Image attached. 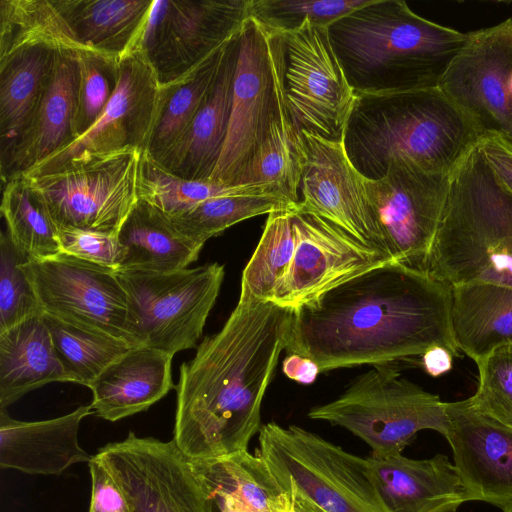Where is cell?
<instances>
[{
  "label": "cell",
  "instance_id": "obj_45",
  "mask_svg": "<svg viewBox=\"0 0 512 512\" xmlns=\"http://www.w3.org/2000/svg\"><path fill=\"white\" fill-rule=\"evenodd\" d=\"M88 466L91 475L89 512H132L126 495L109 470L94 455Z\"/></svg>",
  "mask_w": 512,
  "mask_h": 512
},
{
  "label": "cell",
  "instance_id": "obj_14",
  "mask_svg": "<svg viewBox=\"0 0 512 512\" xmlns=\"http://www.w3.org/2000/svg\"><path fill=\"white\" fill-rule=\"evenodd\" d=\"M451 174L396 158L383 178H365L393 261L422 270L443 214Z\"/></svg>",
  "mask_w": 512,
  "mask_h": 512
},
{
  "label": "cell",
  "instance_id": "obj_7",
  "mask_svg": "<svg viewBox=\"0 0 512 512\" xmlns=\"http://www.w3.org/2000/svg\"><path fill=\"white\" fill-rule=\"evenodd\" d=\"M372 365L335 399L312 407L308 417L348 430L370 448V456L402 454L416 434L447 435L446 402L402 377L392 366Z\"/></svg>",
  "mask_w": 512,
  "mask_h": 512
},
{
  "label": "cell",
  "instance_id": "obj_16",
  "mask_svg": "<svg viewBox=\"0 0 512 512\" xmlns=\"http://www.w3.org/2000/svg\"><path fill=\"white\" fill-rule=\"evenodd\" d=\"M94 457L109 470L132 512H209L191 461L173 440L139 437L131 431Z\"/></svg>",
  "mask_w": 512,
  "mask_h": 512
},
{
  "label": "cell",
  "instance_id": "obj_44",
  "mask_svg": "<svg viewBox=\"0 0 512 512\" xmlns=\"http://www.w3.org/2000/svg\"><path fill=\"white\" fill-rule=\"evenodd\" d=\"M62 253L115 270L121 262L117 235L77 228H57Z\"/></svg>",
  "mask_w": 512,
  "mask_h": 512
},
{
  "label": "cell",
  "instance_id": "obj_35",
  "mask_svg": "<svg viewBox=\"0 0 512 512\" xmlns=\"http://www.w3.org/2000/svg\"><path fill=\"white\" fill-rule=\"evenodd\" d=\"M229 42L211 54L187 77L171 86L162 87L158 118L146 149L153 158L159 156L183 133L206 100L220 73Z\"/></svg>",
  "mask_w": 512,
  "mask_h": 512
},
{
  "label": "cell",
  "instance_id": "obj_51",
  "mask_svg": "<svg viewBox=\"0 0 512 512\" xmlns=\"http://www.w3.org/2000/svg\"><path fill=\"white\" fill-rule=\"evenodd\" d=\"M504 512H512V503L502 509Z\"/></svg>",
  "mask_w": 512,
  "mask_h": 512
},
{
  "label": "cell",
  "instance_id": "obj_50",
  "mask_svg": "<svg viewBox=\"0 0 512 512\" xmlns=\"http://www.w3.org/2000/svg\"><path fill=\"white\" fill-rule=\"evenodd\" d=\"M281 512H296L295 509H294V506H293V503L288 506L287 508H285L283 511Z\"/></svg>",
  "mask_w": 512,
  "mask_h": 512
},
{
  "label": "cell",
  "instance_id": "obj_31",
  "mask_svg": "<svg viewBox=\"0 0 512 512\" xmlns=\"http://www.w3.org/2000/svg\"><path fill=\"white\" fill-rule=\"evenodd\" d=\"M34 47L98 55L77 40L53 0H0V59Z\"/></svg>",
  "mask_w": 512,
  "mask_h": 512
},
{
  "label": "cell",
  "instance_id": "obj_8",
  "mask_svg": "<svg viewBox=\"0 0 512 512\" xmlns=\"http://www.w3.org/2000/svg\"><path fill=\"white\" fill-rule=\"evenodd\" d=\"M224 275L217 262L168 273L117 271L129 301L127 341L171 356L196 347Z\"/></svg>",
  "mask_w": 512,
  "mask_h": 512
},
{
  "label": "cell",
  "instance_id": "obj_10",
  "mask_svg": "<svg viewBox=\"0 0 512 512\" xmlns=\"http://www.w3.org/2000/svg\"><path fill=\"white\" fill-rule=\"evenodd\" d=\"M125 148L77 156L59 169L24 176L57 228L117 235L138 202L141 153Z\"/></svg>",
  "mask_w": 512,
  "mask_h": 512
},
{
  "label": "cell",
  "instance_id": "obj_49",
  "mask_svg": "<svg viewBox=\"0 0 512 512\" xmlns=\"http://www.w3.org/2000/svg\"><path fill=\"white\" fill-rule=\"evenodd\" d=\"M290 498L296 512H324L313 503L300 496L291 495Z\"/></svg>",
  "mask_w": 512,
  "mask_h": 512
},
{
  "label": "cell",
  "instance_id": "obj_11",
  "mask_svg": "<svg viewBox=\"0 0 512 512\" xmlns=\"http://www.w3.org/2000/svg\"><path fill=\"white\" fill-rule=\"evenodd\" d=\"M249 4L250 0H153L134 50L146 56L161 87L171 86L241 31Z\"/></svg>",
  "mask_w": 512,
  "mask_h": 512
},
{
  "label": "cell",
  "instance_id": "obj_18",
  "mask_svg": "<svg viewBox=\"0 0 512 512\" xmlns=\"http://www.w3.org/2000/svg\"><path fill=\"white\" fill-rule=\"evenodd\" d=\"M305 162L298 209L333 223L390 261L389 247L370 203L365 178L346 155L343 141H331L305 131Z\"/></svg>",
  "mask_w": 512,
  "mask_h": 512
},
{
  "label": "cell",
  "instance_id": "obj_3",
  "mask_svg": "<svg viewBox=\"0 0 512 512\" xmlns=\"http://www.w3.org/2000/svg\"><path fill=\"white\" fill-rule=\"evenodd\" d=\"M355 94L438 87L469 33L432 22L402 0H371L328 27Z\"/></svg>",
  "mask_w": 512,
  "mask_h": 512
},
{
  "label": "cell",
  "instance_id": "obj_47",
  "mask_svg": "<svg viewBox=\"0 0 512 512\" xmlns=\"http://www.w3.org/2000/svg\"><path fill=\"white\" fill-rule=\"evenodd\" d=\"M282 371L289 379L301 384L313 383L321 372L315 361L299 354H288L283 360Z\"/></svg>",
  "mask_w": 512,
  "mask_h": 512
},
{
  "label": "cell",
  "instance_id": "obj_41",
  "mask_svg": "<svg viewBox=\"0 0 512 512\" xmlns=\"http://www.w3.org/2000/svg\"><path fill=\"white\" fill-rule=\"evenodd\" d=\"M29 259L13 244L9 234L0 236V333L42 315L34 289L22 267Z\"/></svg>",
  "mask_w": 512,
  "mask_h": 512
},
{
  "label": "cell",
  "instance_id": "obj_15",
  "mask_svg": "<svg viewBox=\"0 0 512 512\" xmlns=\"http://www.w3.org/2000/svg\"><path fill=\"white\" fill-rule=\"evenodd\" d=\"M468 33L438 87L481 137L512 140V17Z\"/></svg>",
  "mask_w": 512,
  "mask_h": 512
},
{
  "label": "cell",
  "instance_id": "obj_33",
  "mask_svg": "<svg viewBox=\"0 0 512 512\" xmlns=\"http://www.w3.org/2000/svg\"><path fill=\"white\" fill-rule=\"evenodd\" d=\"M304 162L303 139L287 109L272 122L242 186L261 187L291 204L298 205Z\"/></svg>",
  "mask_w": 512,
  "mask_h": 512
},
{
  "label": "cell",
  "instance_id": "obj_46",
  "mask_svg": "<svg viewBox=\"0 0 512 512\" xmlns=\"http://www.w3.org/2000/svg\"><path fill=\"white\" fill-rule=\"evenodd\" d=\"M479 149L500 184L512 194V140L488 134L481 137Z\"/></svg>",
  "mask_w": 512,
  "mask_h": 512
},
{
  "label": "cell",
  "instance_id": "obj_43",
  "mask_svg": "<svg viewBox=\"0 0 512 512\" xmlns=\"http://www.w3.org/2000/svg\"><path fill=\"white\" fill-rule=\"evenodd\" d=\"M479 381L468 402L477 410L512 427V344L477 360Z\"/></svg>",
  "mask_w": 512,
  "mask_h": 512
},
{
  "label": "cell",
  "instance_id": "obj_6",
  "mask_svg": "<svg viewBox=\"0 0 512 512\" xmlns=\"http://www.w3.org/2000/svg\"><path fill=\"white\" fill-rule=\"evenodd\" d=\"M280 488L324 512H390L366 458L297 425H262L256 450Z\"/></svg>",
  "mask_w": 512,
  "mask_h": 512
},
{
  "label": "cell",
  "instance_id": "obj_23",
  "mask_svg": "<svg viewBox=\"0 0 512 512\" xmlns=\"http://www.w3.org/2000/svg\"><path fill=\"white\" fill-rule=\"evenodd\" d=\"M366 459L390 512H456L468 501L456 467L443 454L422 460L402 454Z\"/></svg>",
  "mask_w": 512,
  "mask_h": 512
},
{
  "label": "cell",
  "instance_id": "obj_28",
  "mask_svg": "<svg viewBox=\"0 0 512 512\" xmlns=\"http://www.w3.org/2000/svg\"><path fill=\"white\" fill-rule=\"evenodd\" d=\"M451 329L458 350L475 362L512 344V288L492 283L451 286Z\"/></svg>",
  "mask_w": 512,
  "mask_h": 512
},
{
  "label": "cell",
  "instance_id": "obj_36",
  "mask_svg": "<svg viewBox=\"0 0 512 512\" xmlns=\"http://www.w3.org/2000/svg\"><path fill=\"white\" fill-rule=\"evenodd\" d=\"M239 194L275 196L261 187L251 185L224 187L210 180L184 179L166 170L147 150L141 153L138 197L168 217L182 214L211 198Z\"/></svg>",
  "mask_w": 512,
  "mask_h": 512
},
{
  "label": "cell",
  "instance_id": "obj_17",
  "mask_svg": "<svg viewBox=\"0 0 512 512\" xmlns=\"http://www.w3.org/2000/svg\"><path fill=\"white\" fill-rule=\"evenodd\" d=\"M162 101V87L148 59L139 50L118 63L116 88L101 116L65 148L25 172L37 176L53 172L71 159L125 148L147 149Z\"/></svg>",
  "mask_w": 512,
  "mask_h": 512
},
{
  "label": "cell",
  "instance_id": "obj_21",
  "mask_svg": "<svg viewBox=\"0 0 512 512\" xmlns=\"http://www.w3.org/2000/svg\"><path fill=\"white\" fill-rule=\"evenodd\" d=\"M78 57L56 52L32 117L9 153L0 159L5 183L65 148L77 139Z\"/></svg>",
  "mask_w": 512,
  "mask_h": 512
},
{
  "label": "cell",
  "instance_id": "obj_40",
  "mask_svg": "<svg viewBox=\"0 0 512 512\" xmlns=\"http://www.w3.org/2000/svg\"><path fill=\"white\" fill-rule=\"evenodd\" d=\"M371 0H250L249 17L270 33H288L305 23L329 27Z\"/></svg>",
  "mask_w": 512,
  "mask_h": 512
},
{
  "label": "cell",
  "instance_id": "obj_37",
  "mask_svg": "<svg viewBox=\"0 0 512 512\" xmlns=\"http://www.w3.org/2000/svg\"><path fill=\"white\" fill-rule=\"evenodd\" d=\"M294 209L268 215L260 240L242 272L240 297L271 302L294 253Z\"/></svg>",
  "mask_w": 512,
  "mask_h": 512
},
{
  "label": "cell",
  "instance_id": "obj_24",
  "mask_svg": "<svg viewBox=\"0 0 512 512\" xmlns=\"http://www.w3.org/2000/svg\"><path fill=\"white\" fill-rule=\"evenodd\" d=\"M239 34L229 42L216 83L190 124L154 158L184 179L209 180L218 163L229 125Z\"/></svg>",
  "mask_w": 512,
  "mask_h": 512
},
{
  "label": "cell",
  "instance_id": "obj_2",
  "mask_svg": "<svg viewBox=\"0 0 512 512\" xmlns=\"http://www.w3.org/2000/svg\"><path fill=\"white\" fill-rule=\"evenodd\" d=\"M292 310L240 297L223 327L180 366L173 441L189 460L248 450L286 349Z\"/></svg>",
  "mask_w": 512,
  "mask_h": 512
},
{
  "label": "cell",
  "instance_id": "obj_5",
  "mask_svg": "<svg viewBox=\"0 0 512 512\" xmlns=\"http://www.w3.org/2000/svg\"><path fill=\"white\" fill-rule=\"evenodd\" d=\"M422 270L449 286L512 288V194L477 144L453 170L443 214Z\"/></svg>",
  "mask_w": 512,
  "mask_h": 512
},
{
  "label": "cell",
  "instance_id": "obj_27",
  "mask_svg": "<svg viewBox=\"0 0 512 512\" xmlns=\"http://www.w3.org/2000/svg\"><path fill=\"white\" fill-rule=\"evenodd\" d=\"M117 239L121 247L118 271L168 273L187 268L203 248L183 235L171 219L155 206L139 199Z\"/></svg>",
  "mask_w": 512,
  "mask_h": 512
},
{
  "label": "cell",
  "instance_id": "obj_22",
  "mask_svg": "<svg viewBox=\"0 0 512 512\" xmlns=\"http://www.w3.org/2000/svg\"><path fill=\"white\" fill-rule=\"evenodd\" d=\"M91 405L52 419L20 421L0 410V467L27 474L60 475L93 456L81 448L78 431Z\"/></svg>",
  "mask_w": 512,
  "mask_h": 512
},
{
  "label": "cell",
  "instance_id": "obj_39",
  "mask_svg": "<svg viewBox=\"0 0 512 512\" xmlns=\"http://www.w3.org/2000/svg\"><path fill=\"white\" fill-rule=\"evenodd\" d=\"M297 206L272 195H228L208 199L182 214L169 218L183 235L204 245L209 238L238 222L263 214L294 209Z\"/></svg>",
  "mask_w": 512,
  "mask_h": 512
},
{
  "label": "cell",
  "instance_id": "obj_26",
  "mask_svg": "<svg viewBox=\"0 0 512 512\" xmlns=\"http://www.w3.org/2000/svg\"><path fill=\"white\" fill-rule=\"evenodd\" d=\"M52 382H73L55 350L43 314L0 333V410Z\"/></svg>",
  "mask_w": 512,
  "mask_h": 512
},
{
  "label": "cell",
  "instance_id": "obj_9",
  "mask_svg": "<svg viewBox=\"0 0 512 512\" xmlns=\"http://www.w3.org/2000/svg\"><path fill=\"white\" fill-rule=\"evenodd\" d=\"M287 110L282 80V45L249 17L239 34L229 125L210 181L242 186L272 122Z\"/></svg>",
  "mask_w": 512,
  "mask_h": 512
},
{
  "label": "cell",
  "instance_id": "obj_20",
  "mask_svg": "<svg viewBox=\"0 0 512 512\" xmlns=\"http://www.w3.org/2000/svg\"><path fill=\"white\" fill-rule=\"evenodd\" d=\"M448 440L468 501L501 509L512 503V427L474 408L467 399L446 402Z\"/></svg>",
  "mask_w": 512,
  "mask_h": 512
},
{
  "label": "cell",
  "instance_id": "obj_19",
  "mask_svg": "<svg viewBox=\"0 0 512 512\" xmlns=\"http://www.w3.org/2000/svg\"><path fill=\"white\" fill-rule=\"evenodd\" d=\"M296 243L271 302L291 310L365 271L390 261L328 220L293 210Z\"/></svg>",
  "mask_w": 512,
  "mask_h": 512
},
{
  "label": "cell",
  "instance_id": "obj_30",
  "mask_svg": "<svg viewBox=\"0 0 512 512\" xmlns=\"http://www.w3.org/2000/svg\"><path fill=\"white\" fill-rule=\"evenodd\" d=\"M55 53L44 47H34L0 59V159L9 153L30 121Z\"/></svg>",
  "mask_w": 512,
  "mask_h": 512
},
{
  "label": "cell",
  "instance_id": "obj_32",
  "mask_svg": "<svg viewBox=\"0 0 512 512\" xmlns=\"http://www.w3.org/2000/svg\"><path fill=\"white\" fill-rule=\"evenodd\" d=\"M190 461L199 480L233 494L252 512H281L292 504L258 454Z\"/></svg>",
  "mask_w": 512,
  "mask_h": 512
},
{
  "label": "cell",
  "instance_id": "obj_42",
  "mask_svg": "<svg viewBox=\"0 0 512 512\" xmlns=\"http://www.w3.org/2000/svg\"><path fill=\"white\" fill-rule=\"evenodd\" d=\"M118 63L117 59L99 55L78 57L77 138L94 125L110 101L117 84Z\"/></svg>",
  "mask_w": 512,
  "mask_h": 512
},
{
  "label": "cell",
  "instance_id": "obj_1",
  "mask_svg": "<svg viewBox=\"0 0 512 512\" xmlns=\"http://www.w3.org/2000/svg\"><path fill=\"white\" fill-rule=\"evenodd\" d=\"M451 286L388 261L292 310L286 351L321 372L387 364L434 347L459 350L451 329Z\"/></svg>",
  "mask_w": 512,
  "mask_h": 512
},
{
  "label": "cell",
  "instance_id": "obj_13",
  "mask_svg": "<svg viewBox=\"0 0 512 512\" xmlns=\"http://www.w3.org/2000/svg\"><path fill=\"white\" fill-rule=\"evenodd\" d=\"M22 267L43 314L127 341L129 301L115 270L65 253Z\"/></svg>",
  "mask_w": 512,
  "mask_h": 512
},
{
  "label": "cell",
  "instance_id": "obj_29",
  "mask_svg": "<svg viewBox=\"0 0 512 512\" xmlns=\"http://www.w3.org/2000/svg\"><path fill=\"white\" fill-rule=\"evenodd\" d=\"M77 40L120 60L136 47L153 0H53Z\"/></svg>",
  "mask_w": 512,
  "mask_h": 512
},
{
  "label": "cell",
  "instance_id": "obj_12",
  "mask_svg": "<svg viewBox=\"0 0 512 512\" xmlns=\"http://www.w3.org/2000/svg\"><path fill=\"white\" fill-rule=\"evenodd\" d=\"M287 109L301 133L342 141L356 95L330 43L328 27L278 33Z\"/></svg>",
  "mask_w": 512,
  "mask_h": 512
},
{
  "label": "cell",
  "instance_id": "obj_34",
  "mask_svg": "<svg viewBox=\"0 0 512 512\" xmlns=\"http://www.w3.org/2000/svg\"><path fill=\"white\" fill-rule=\"evenodd\" d=\"M0 211L14 246L29 260L62 254L58 229L24 176L3 183Z\"/></svg>",
  "mask_w": 512,
  "mask_h": 512
},
{
  "label": "cell",
  "instance_id": "obj_38",
  "mask_svg": "<svg viewBox=\"0 0 512 512\" xmlns=\"http://www.w3.org/2000/svg\"><path fill=\"white\" fill-rule=\"evenodd\" d=\"M55 350L73 383L89 387L132 346L124 339L90 331L43 314Z\"/></svg>",
  "mask_w": 512,
  "mask_h": 512
},
{
  "label": "cell",
  "instance_id": "obj_25",
  "mask_svg": "<svg viewBox=\"0 0 512 512\" xmlns=\"http://www.w3.org/2000/svg\"><path fill=\"white\" fill-rule=\"evenodd\" d=\"M173 356L138 346L111 363L88 387L93 413L115 422L146 411L175 388Z\"/></svg>",
  "mask_w": 512,
  "mask_h": 512
},
{
  "label": "cell",
  "instance_id": "obj_48",
  "mask_svg": "<svg viewBox=\"0 0 512 512\" xmlns=\"http://www.w3.org/2000/svg\"><path fill=\"white\" fill-rule=\"evenodd\" d=\"M453 357L450 351L442 347L431 348L421 356L425 371L432 376H439L449 371Z\"/></svg>",
  "mask_w": 512,
  "mask_h": 512
},
{
  "label": "cell",
  "instance_id": "obj_4",
  "mask_svg": "<svg viewBox=\"0 0 512 512\" xmlns=\"http://www.w3.org/2000/svg\"><path fill=\"white\" fill-rule=\"evenodd\" d=\"M355 95L342 141L366 179L383 178L396 158L452 173L481 139L439 87Z\"/></svg>",
  "mask_w": 512,
  "mask_h": 512
}]
</instances>
